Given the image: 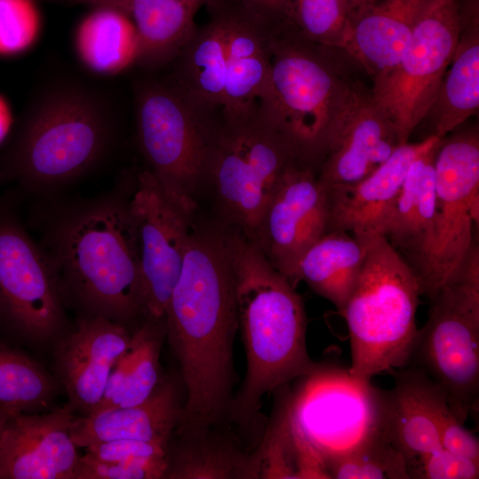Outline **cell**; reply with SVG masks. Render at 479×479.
I'll return each instance as SVG.
<instances>
[{"instance_id": "cell-1", "label": "cell", "mask_w": 479, "mask_h": 479, "mask_svg": "<svg viewBox=\"0 0 479 479\" xmlns=\"http://www.w3.org/2000/svg\"><path fill=\"white\" fill-rule=\"evenodd\" d=\"M165 325L186 389L176 432L203 434L225 416L232 402L239 320L223 232L194 228L168 302Z\"/></svg>"}, {"instance_id": "cell-2", "label": "cell", "mask_w": 479, "mask_h": 479, "mask_svg": "<svg viewBox=\"0 0 479 479\" xmlns=\"http://www.w3.org/2000/svg\"><path fill=\"white\" fill-rule=\"evenodd\" d=\"M102 82L67 69L42 77L0 161L4 177L46 191L106 161L120 137L122 111L112 88Z\"/></svg>"}, {"instance_id": "cell-3", "label": "cell", "mask_w": 479, "mask_h": 479, "mask_svg": "<svg viewBox=\"0 0 479 479\" xmlns=\"http://www.w3.org/2000/svg\"><path fill=\"white\" fill-rule=\"evenodd\" d=\"M65 300L83 315L125 325L144 316L138 250L129 200L75 204L51 222L43 247Z\"/></svg>"}, {"instance_id": "cell-4", "label": "cell", "mask_w": 479, "mask_h": 479, "mask_svg": "<svg viewBox=\"0 0 479 479\" xmlns=\"http://www.w3.org/2000/svg\"><path fill=\"white\" fill-rule=\"evenodd\" d=\"M223 233L247 357L245 380L230 412L246 425L264 395L310 374L318 364L307 350V317L295 287L240 232Z\"/></svg>"}, {"instance_id": "cell-5", "label": "cell", "mask_w": 479, "mask_h": 479, "mask_svg": "<svg viewBox=\"0 0 479 479\" xmlns=\"http://www.w3.org/2000/svg\"><path fill=\"white\" fill-rule=\"evenodd\" d=\"M270 54L271 95L260 113L318 172L333 130L367 89L364 69L343 48L310 41L293 23L271 26Z\"/></svg>"}, {"instance_id": "cell-6", "label": "cell", "mask_w": 479, "mask_h": 479, "mask_svg": "<svg viewBox=\"0 0 479 479\" xmlns=\"http://www.w3.org/2000/svg\"><path fill=\"white\" fill-rule=\"evenodd\" d=\"M363 235L365 256L341 313L350 339L349 372L371 381L376 374L409 365L422 293L416 274L384 235Z\"/></svg>"}, {"instance_id": "cell-7", "label": "cell", "mask_w": 479, "mask_h": 479, "mask_svg": "<svg viewBox=\"0 0 479 479\" xmlns=\"http://www.w3.org/2000/svg\"><path fill=\"white\" fill-rule=\"evenodd\" d=\"M409 365L442 390L461 423L479 401V245L472 242L455 276L430 299Z\"/></svg>"}, {"instance_id": "cell-8", "label": "cell", "mask_w": 479, "mask_h": 479, "mask_svg": "<svg viewBox=\"0 0 479 479\" xmlns=\"http://www.w3.org/2000/svg\"><path fill=\"white\" fill-rule=\"evenodd\" d=\"M296 161L290 142L259 110L220 116L206 175L226 221L251 243L279 180Z\"/></svg>"}, {"instance_id": "cell-9", "label": "cell", "mask_w": 479, "mask_h": 479, "mask_svg": "<svg viewBox=\"0 0 479 479\" xmlns=\"http://www.w3.org/2000/svg\"><path fill=\"white\" fill-rule=\"evenodd\" d=\"M134 110L145 169L168 191L193 199L207 173L215 114L198 108L169 78L137 82Z\"/></svg>"}, {"instance_id": "cell-10", "label": "cell", "mask_w": 479, "mask_h": 479, "mask_svg": "<svg viewBox=\"0 0 479 479\" xmlns=\"http://www.w3.org/2000/svg\"><path fill=\"white\" fill-rule=\"evenodd\" d=\"M302 378L285 412L325 467L380 431L381 389L371 381L349 369L321 365Z\"/></svg>"}, {"instance_id": "cell-11", "label": "cell", "mask_w": 479, "mask_h": 479, "mask_svg": "<svg viewBox=\"0 0 479 479\" xmlns=\"http://www.w3.org/2000/svg\"><path fill=\"white\" fill-rule=\"evenodd\" d=\"M65 300L43 248L10 213L0 212V324L33 345L56 342L67 329Z\"/></svg>"}, {"instance_id": "cell-12", "label": "cell", "mask_w": 479, "mask_h": 479, "mask_svg": "<svg viewBox=\"0 0 479 479\" xmlns=\"http://www.w3.org/2000/svg\"><path fill=\"white\" fill-rule=\"evenodd\" d=\"M459 26L455 0H433L397 64L373 80V98L408 142L432 106L452 59Z\"/></svg>"}, {"instance_id": "cell-13", "label": "cell", "mask_w": 479, "mask_h": 479, "mask_svg": "<svg viewBox=\"0 0 479 479\" xmlns=\"http://www.w3.org/2000/svg\"><path fill=\"white\" fill-rule=\"evenodd\" d=\"M462 125L440 139L435 159L436 242L421 286L429 300L457 273L479 224V131Z\"/></svg>"}, {"instance_id": "cell-14", "label": "cell", "mask_w": 479, "mask_h": 479, "mask_svg": "<svg viewBox=\"0 0 479 479\" xmlns=\"http://www.w3.org/2000/svg\"><path fill=\"white\" fill-rule=\"evenodd\" d=\"M129 207L138 250L144 317L165 320L194 230L195 202L168 191L144 169L137 176Z\"/></svg>"}, {"instance_id": "cell-15", "label": "cell", "mask_w": 479, "mask_h": 479, "mask_svg": "<svg viewBox=\"0 0 479 479\" xmlns=\"http://www.w3.org/2000/svg\"><path fill=\"white\" fill-rule=\"evenodd\" d=\"M327 225L326 188L312 166L296 161L279 180L253 244L295 287L302 257L327 232Z\"/></svg>"}, {"instance_id": "cell-16", "label": "cell", "mask_w": 479, "mask_h": 479, "mask_svg": "<svg viewBox=\"0 0 479 479\" xmlns=\"http://www.w3.org/2000/svg\"><path fill=\"white\" fill-rule=\"evenodd\" d=\"M131 335L125 325L82 315L55 342V377L74 413L88 416L96 411L112 370L130 346Z\"/></svg>"}, {"instance_id": "cell-17", "label": "cell", "mask_w": 479, "mask_h": 479, "mask_svg": "<svg viewBox=\"0 0 479 479\" xmlns=\"http://www.w3.org/2000/svg\"><path fill=\"white\" fill-rule=\"evenodd\" d=\"M75 417L67 404L8 418L0 436V479H74L80 459L71 435Z\"/></svg>"}, {"instance_id": "cell-18", "label": "cell", "mask_w": 479, "mask_h": 479, "mask_svg": "<svg viewBox=\"0 0 479 479\" xmlns=\"http://www.w3.org/2000/svg\"><path fill=\"white\" fill-rule=\"evenodd\" d=\"M399 145L393 123L367 88L333 130L318 179L324 186L357 182L378 169Z\"/></svg>"}, {"instance_id": "cell-19", "label": "cell", "mask_w": 479, "mask_h": 479, "mask_svg": "<svg viewBox=\"0 0 479 479\" xmlns=\"http://www.w3.org/2000/svg\"><path fill=\"white\" fill-rule=\"evenodd\" d=\"M222 1L227 20V60L220 116L235 119L262 111L269 101L273 24L247 10L238 0Z\"/></svg>"}, {"instance_id": "cell-20", "label": "cell", "mask_w": 479, "mask_h": 479, "mask_svg": "<svg viewBox=\"0 0 479 479\" xmlns=\"http://www.w3.org/2000/svg\"><path fill=\"white\" fill-rule=\"evenodd\" d=\"M439 139L430 136L420 142L402 144L365 177L351 184L325 186L328 202L327 232L381 234L411 163Z\"/></svg>"}, {"instance_id": "cell-21", "label": "cell", "mask_w": 479, "mask_h": 479, "mask_svg": "<svg viewBox=\"0 0 479 479\" xmlns=\"http://www.w3.org/2000/svg\"><path fill=\"white\" fill-rule=\"evenodd\" d=\"M392 373L393 388L381 389L380 430L402 453L408 470L442 448L437 406L444 393L415 366L408 365Z\"/></svg>"}, {"instance_id": "cell-22", "label": "cell", "mask_w": 479, "mask_h": 479, "mask_svg": "<svg viewBox=\"0 0 479 479\" xmlns=\"http://www.w3.org/2000/svg\"><path fill=\"white\" fill-rule=\"evenodd\" d=\"M440 139L411 163L395 206L381 234L416 274L420 288L435 242V159Z\"/></svg>"}, {"instance_id": "cell-23", "label": "cell", "mask_w": 479, "mask_h": 479, "mask_svg": "<svg viewBox=\"0 0 479 479\" xmlns=\"http://www.w3.org/2000/svg\"><path fill=\"white\" fill-rule=\"evenodd\" d=\"M433 0H382L349 18L343 49L375 80L406 51L420 17Z\"/></svg>"}, {"instance_id": "cell-24", "label": "cell", "mask_w": 479, "mask_h": 479, "mask_svg": "<svg viewBox=\"0 0 479 479\" xmlns=\"http://www.w3.org/2000/svg\"><path fill=\"white\" fill-rule=\"evenodd\" d=\"M182 409L177 384L173 380L164 378L153 394L139 404L75 416L71 435L78 448L120 439L150 442L168 447L178 426Z\"/></svg>"}, {"instance_id": "cell-25", "label": "cell", "mask_w": 479, "mask_h": 479, "mask_svg": "<svg viewBox=\"0 0 479 479\" xmlns=\"http://www.w3.org/2000/svg\"><path fill=\"white\" fill-rule=\"evenodd\" d=\"M455 3L459 38L436 98L423 119L430 124L427 137H444L479 108V0Z\"/></svg>"}, {"instance_id": "cell-26", "label": "cell", "mask_w": 479, "mask_h": 479, "mask_svg": "<svg viewBox=\"0 0 479 479\" xmlns=\"http://www.w3.org/2000/svg\"><path fill=\"white\" fill-rule=\"evenodd\" d=\"M209 20L197 27L172 61L169 77L198 108L215 114L223 106L226 78L227 20L222 0H209Z\"/></svg>"}, {"instance_id": "cell-27", "label": "cell", "mask_w": 479, "mask_h": 479, "mask_svg": "<svg viewBox=\"0 0 479 479\" xmlns=\"http://www.w3.org/2000/svg\"><path fill=\"white\" fill-rule=\"evenodd\" d=\"M209 0H127L122 12L137 34L136 64L155 70L172 62L197 27L194 17Z\"/></svg>"}, {"instance_id": "cell-28", "label": "cell", "mask_w": 479, "mask_h": 479, "mask_svg": "<svg viewBox=\"0 0 479 479\" xmlns=\"http://www.w3.org/2000/svg\"><path fill=\"white\" fill-rule=\"evenodd\" d=\"M365 252L364 235L327 232L302 257L297 282L304 281L342 312L361 271Z\"/></svg>"}, {"instance_id": "cell-29", "label": "cell", "mask_w": 479, "mask_h": 479, "mask_svg": "<svg viewBox=\"0 0 479 479\" xmlns=\"http://www.w3.org/2000/svg\"><path fill=\"white\" fill-rule=\"evenodd\" d=\"M165 336V320L145 318L132 334L129 349L112 370L94 412L139 404L153 394L161 380L159 357Z\"/></svg>"}, {"instance_id": "cell-30", "label": "cell", "mask_w": 479, "mask_h": 479, "mask_svg": "<svg viewBox=\"0 0 479 479\" xmlns=\"http://www.w3.org/2000/svg\"><path fill=\"white\" fill-rule=\"evenodd\" d=\"M75 49L96 75H117L136 64L137 40L130 18L109 6H95L79 25Z\"/></svg>"}, {"instance_id": "cell-31", "label": "cell", "mask_w": 479, "mask_h": 479, "mask_svg": "<svg viewBox=\"0 0 479 479\" xmlns=\"http://www.w3.org/2000/svg\"><path fill=\"white\" fill-rule=\"evenodd\" d=\"M59 385L36 361L0 345V414L10 418L43 412L56 397Z\"/></svg>"}, {"instance_id": "cell-32", "label": "cell", "mask_w": 479, "mask_h": 479, "mask_svg": "<svg viewBox=\"0 0 479 479\" xmlns=\"http://www.w3.org/2000/svg\"><path fill=\"white\" fill-rule=\"evenodd\" d=\"M208 431L181 435L189 441L174 456L167 454L165 478H235L258 475L255 460L242 456L233 446L213 443Z\"/></svg>"}, {"instance_id": "cell-33", "label": "cell", "mask_w": 479, "mask_h": 479, "mask_svg": "<svg viewBox=\"0 0 479 479\" xmlns=\"http://www.w3.org/2000/svg\"><path fill=\"white\" fill-rule=\"evenodd\" d=\"M329 478L410 479L402 453L382 435L373 436L326 465Z\"/></svg>"}, {"instance_id": "cell-34", "label": "cell", "mask_w": 479, "mask_h": 479, "mask_svg": "<svg viewBox=\"0 0 479 479\" xmlns=\"http://www.w3.org/2000/svg\"><path fill=\"white\" fill-rule=\"evenodd\" d=\"M294 24L310 41L341 47L346 39L349 18L342 0H291Z\"/></svg>"}, {"instance_id": "cell-35", "label": "cell", "mask_w": 479, "mask_h": 479, "mask_svg": "<svg viewBox=\"0 0 479 479\" xmlns=\"http://www.w3.org/2000/svg\"><path fill=\"white\" fill-rule=\"evenodd\" d=\"M37 29L38 15L31 0H0V53L24 50Z\"/></svg>"}, {"instance_id": "cell-36", "label": "cell", "mask_w": 479, "mask_h": 479, "mask_svg": "<svg viewBox=\"0 0 479 479\" xmlns=\"http://www.w3.org/2000/svg\"><path fill=\"white\" fill-rule=\"evenodd\" d=\"M167 457L140 461L99 460L80 456L74 479H159L165 478Z\"/></svg>"}, {"instance_id": "cell-37", "label": "cell", "mask_w": 479, "mask_h": 479, "mask_svg": "<svg viewBox=\"0 0 479 479\" xmlns=\"http://www.w3.org/2000/svg\"><path fill=\"white\" fill-rule=\"evenodd\" d=\"M410 479H477L479 461L440 448L409 467Z\"/></svg>"}, {"instance_id": "cell-38", "label": "cell", "mask_w": 479, "mask_h": 479, "mask_svg": "<svg viewBox=\"0 0 479 479\" xmlns=\"http://www.w3.org/2000/svg\"><path fill=\"white\" fill-rule=\"evenodd\" d=\"M437 420L442 447L460 456L479 461V441L463 427L443 395L437 406Z\"/></svg>"}, {"instance_id": "cell-39", "label": "cell", "mask_w": 479, "mask_h": 479, "mask_svg": "<svg viewBox=\"0 0 479 479\" xmlns=\"http://www.w3.org/2000/svg\"><path fill=\"white\" fill-rule=\"evenodd\" d=\"M83 449L84 455L92 459L134 462L166 458L168 447L150 442L120 439L93 444Z\"/></svg>"}, {"instance_id": "cell-40", "label": "cell", "mask_w": 479, "mask_h": 479, "mask_svg": "<svg viewBox=\"0 0 479 479\" xmlns=\"http://www.w3.org/2000/svg\"><path fill=\"white\" fill-rule=\"evenodd\" d=\"M247 10L271 24H294L291 0H238ZM295 25V24H294Z\"/></svg>"}, {"instance_id": "cell-41", "label": "cell", "mask_w": 479, "mask_h": 479, "mask_svg": "<svg viewBox=\"0 0 479 479\" xmlns=\"http://www.w3.org/2000/svg\"><path fill=\"white\" fill-rule=\"evenodd\" d=\"M75 3L90 4L94 6H109L122 11L127 0H68Z\"/></svg>"}, {"instance_id": "cell-42", "label": "cell", "mask_w": 479, "mask_h": 479, "mask_svg": "<svg viewBox=\"0 0 479 479\" xmlns=\"http://www.w3.org/2000/svg\"><path fill=\"white\" fill-rule=\"evenodd\" d=\"M378 0H342L343 3L347 13L348 18H349L352 14H354L359 9L374 3Z\"/></svg>"}, {"instance_id": "cell-43", "label": "cell", "mask_w": 479, "mask_h": 479, "mask_svg": "<svg viewBox=\"0 0 479 479\" xmlns=\"http://www.w3.org/2000/svg\"><path fill=\"white\" fill-rule=\"evenodd\" d=\"M9 127L8 117L6 113L3 109V106L0 103V142L5 137Z\"/></svg>"}, {"instance_id": "cell-44", "label": "cell", "mask_w": 479, "mask_h": 479, "mask_svg": "<svg viewBox=\"0 0 479 479\" xmlns=\"http://www.w3.org/2000/svg\"><path fill=\"white\" fill-rule=\"evenodd\" d=\"M8 418L4 417V415L0 414V436H1V433H2V430L4 427V424H5V421L7 420Z\"/></svg>"}, {"instance_id": "cell-45", "label": "cell", "mask_w": 479, "mask_h": 479, "mask_svg": "<svg viewBox=\"0 0 479 479\" xmlns=\"http://www.w3.org/2000/svg\"><path fill=\"white\" fill-rule=\"evenodd\" d=\"M3 178H4V173H3L2 168L0 166V180H2Z\"/></svg>"}]
</instances>
